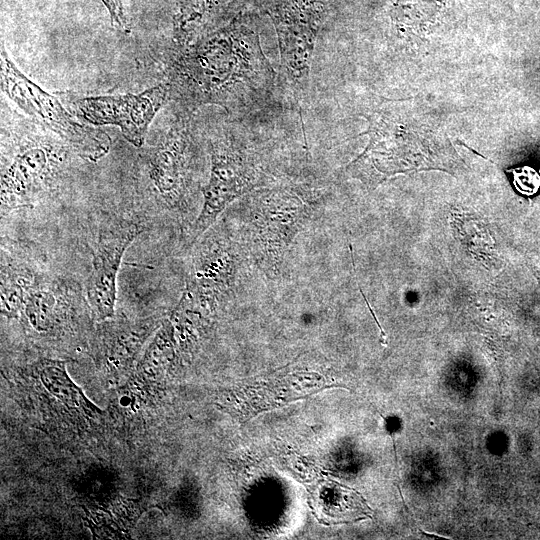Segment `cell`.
Masks as SVG:
<instances>
[{"mask_svg": "<svg viewBox=\"0 0 540 540\" xmlns=\"http://www.w3.org/2000/svg\"><path fill=\"white\" fill-rule=\"evenodd\" d=\"M170 75L171 96L186 109L218 105L233 116L266 106L276 79L258 30L243 12L176 52Z\"/></svg>", "mask_w": 540, "mask_h": 540, "instance_id": "cell-1", "label": "cell"}, {"mask_svg": "<svg viewBox=\"0 0 540 540\" xmlns=\"http://www.w3.org/2000/svg\"><path fill=\"white\" fill-rule=\"evenodd\" d=\"M278 39L280 82L302 115L317 35L327 17V0H265Z\"/></svg>", "mask_w": 540, "mask_h": 540, "instance_id": "cell-2", "label": "cell"}, {"mask_svg": "<svg viewBox=\"0 0 540 540\" xmlns=\"http://www.w3.org/2000/svg\"><path fill=\"white\" fill-rule=\"evenodd\" d=\"M1 87L22 111L56 134L82 158L97 161L108 153L111 144L109 136L78 122L57 98L42 90L15 66L3 45Z\"/></svg>", "mask_w": 540, "mask_h": 540, "instance_id": "cell-3", "label": "cell"}, {"mask_svg": "<svg viewBox=\"0 0 540 540\" xmlns=\"http://www.w3.org/2000/svg\"><path fill=\"white\" fill-rule=\"evenodd\" d=\"M243 139L234 128H225L209 142L211 171L203 189L204 203L193 228V241L233 200L260 185L256 156Z\"/></svg>", "mask_w": 540, "mask_h": 540, "instance_id": "cell-4", "label": "cell"}, {"mask_svg": "<svg viewBox=\"0 0 540 540\" xmlns=\"http://www.w3.org/2000/svg\"><path fill=\"white\" fill-rule=\"evenodd\" d=\"M170 96L168 82L139 94L73 98L69 107L87 124L119 127L128 142L141 147L150 123Z\"/></svg>", "mask_w": 540, "mask_h": 540, "instance_id": "cell-5", "label": "cell"}, {"mask_svg": "<svg viewBox=\"0 0 540 540\" xmlns=\"http://www.w3.org/2000/svg\"><path fill=\"white\" fill-rule=\"evenodd\" d=\"M143 227L118 219L102 226L93 252L92 269L85 282V295L92 317L98 322L114 317L117 275L123 256Z\"/></svg>", "mask_w": 540, "mask_h": 540, "instance_id": "cell-6", "label": "cell"}, {"mask_svg": "<svg viewBox=\"0 0 540 540\" xmlns=\"http://www.w3.org/2000/svg\"><path fill=\"white\" fill-rule=\"evenodd\" d=\"M191 112L186 109L173 121L146 156L148 180L156 195L169 205L182 200L192 158Z\"/></svg>", "mask_w": 540, "mask_h": 540, "instance_id": "cell-7", "label": "cell"}, {"mask_svg": "<svg viewBox=\"0 0 540 540\" xmlns=\"http://www.w3.org/2000/svg\"><path fill=\"white\" fill-rule=\"evenodd\" d=\"M61 153L43 140L20 145L1 172V213L28 206L52 182Z\"/></svg>", "mask_w": 540, "mask_h": 540, "instance_id": "cell-8", "label": "cell"}, {"mask_svg": "<svg viewBox=\"0 0 540 540\" xmlns=\"http://www.w3.org/2000/svg\"><path fill=\"white\" fill-rule=\"evenodd\" d=\"M162 321L157 315L135 321H102L98 348L106 367L114 371L129 369Z\"/></svg>", "mask_w": 540, "mask_h": 540, "instance_id": "cell-9", "label": "cell"}, {"mask_svg": "<svg viewBox=\"0 0 540 540\" xmlns=\"http://www.w3.org/2000/svg\"><path fill=\"white\" fill-rule=\"evenodd\" d=\"M233 261L228 246L212 236L200 245L193 258L194 290L204 301L212 299L228 288L232 275Z\"/></svg>", "mask_w": 540, "mask_h": 540, "instance_id": "cell-10", "label": "cell"}, {"mask_svg": "<svg viewBox=\"0 0 540 540\" xmlns=\"http://www.w3.org/2000/svg\"><path fill=\"white\" fill-rule=\"evenodd\" d=\"M223 0H179L173 22L175 52L214 31L215 16Z\"/></svg>", "mask_w": 540, "mask_h": 540, "instance_id": "cell-11", "label": "cell"}, {"mask_svg": "<svg viewBox=\"0 0 540 540\" xmlns=\"http://www.w3.org/2000/svg\"><path fill=\"white\" fill-rule=\"evenodd\" d=\"M34 369L44 388L65 406L80 409L89 416L100 412L71 380L64 361L43 359L35 363Z\"/></svg>", "mask_w": 540, "mask_h": 540, "instance_id": "cell-12", "label": "cell"}, {"mask_svg": "<svg viewBox=\"0 0 540 540\" xmlns=\"http://www.w3.org/2000/svg\"><path fill=\"white\" fill-rule=\"evenodd\" d=\"M174 356V325L170 319H166L147 345L138 363V371L144 376L157 377L173 362Z\"/></svg>", "mask_w": 540, "mask_h": 540, "instance_id": "cell-13", "label": "cell"}, {"mask_svg": "<svg viewBox=\"0 0 540 540\" xmlns=\"http://www.w3.org/2000/svg\"><path fill=\"white\" fill-rule=\"evenodd\" d=\"M506 171L513 174V183L518 191L527 195L537 192L540 186V177L534 169L524 166L515 169H507Z\"/></svg>", "mask_w": 540, "mask_h": 540, "instance_id": "cell-14", "label": "cell"}, {"mask_svg": "<svg viewBox=\"0 0 540 540\" xmlns=\"http://www.w3.org/2000/svg\"><path fill=\"white\" fill-rule=\"evenodd\" d=\"M107 8L112 24L122 32H129V25L125 16L122 0H101Z\"/></svg>", "mask_w": 540, "mask_h": 540, "instance_id": "cell-15", "label": "cell"}, {"mask_svg": "<svg viewBox=\"0 0 540 540\" xmlns=\"http://www.w3.org/2000/svg\"><path fill=\"white\" fill-rule=\"evenodd\" d=\"M245 1L246 0H235V4H236L237 8L240 7V4H239L240 2H245Z\"/></svg>", "mask_w": 540, "mask_h": 540, "instance_id": "cell-16", "label": "cell"}]
</instances>
